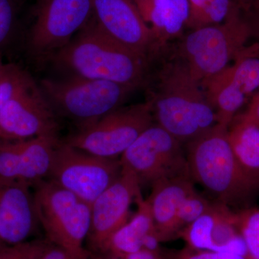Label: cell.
Returning a JSON list of instances; mask_svg holds the SVG:
<instances>
[{
    "label": "cell",
    "mask_w": 259,
    "mask_h": 259,
    "mask_svg": "<svg viewBox=\"0 0 259 259\" xmlns=\"http://www.w3.org/2000/svg\"><path fill=\"white\" fill-rule=\"evenodd\" d=\"M49 62L62 76L106 80L135 88L144 81L147 70V59L107 35L94 16Z\"/></svg>",
    "instance_id": "obj_1"
},
{
    "label": "cell",
    "mask_w": 259,
    "mask_h": 259,
    "mask_svg": "<svg viewBox=\"0 0 259 259\" xmlns=\"http://www.w3.org/2000/svg\"><path fill=\"white\" fill-rule=\"evenodd\" d=\"M228 127L216 124L187 145L190 176L217 200L245 206L259 193V176L240 163L230 144Z\"/></svg>",
    "instance_id": "obj_2"
},
{
    "label": "cell",
    "mask_w": 259,
    "mask_h": 259,
    "mask_svg": "<svg viewBox=\"0 0 259 259\" xmlns=\"http://www.w3.org/2000/svg\"><path fill=\"white\" fill-rule=\"evenodd\" d=\"M183 61L163 67L151 103L153 120L181 144H187L218 123L215 110Z\"/></svg>",
    "instance_id": "obj_3"
},
{
    "label": "cell",
    "mask_w": 259,
    "mask_h": 259,
    "mask_svg": "<svg viewBox=\"0 0 259 259\" xmlns=\"http://www.w3.org/2000/svg\"><path fill=\"white\" fill-rule=\"evenodd\" d=\"M39 87L57 117L71 121L77 130L120 108L136 89L106 80L76 76L44 79Z\"/></svg>",
    "instance_id": "obj_4"
},
{
    "label": "cell",
    "mask_w": 259,
    "mask_h": 259,
    "mask_svg": "<svg viewBox=\"0 0 259 259\" xmlns=\"http://www.w3.org/2000/svg\"><path fill=\"white\" fill-rule=\"evenodd\" d=\"M35 212L47 238L57 245L90 258L83 246L91 223V204L55 182L44 180L32 187Z\"/></svg>",
    "instance_id": "obj_5"
},
{
    "label": "cell",
    "mask_w": 259,
    "mask_h": 259,
    "mask_svg": "<svg viewBox=\"0 0 259 259\" xmlns=\"http://www.w3.org/2000/svg\"><path fill=\"white\" fill-rule=\"evenodd\" d=\"M251 35L249 24L236 17L224 25L197 28L182 40L181 60L202 84L224 71L245 49Z\"/></svg>",
    "instance_id": "obj_6"
},
{
    "label": "cell",
    "mask_w": 259,
    "mask_h": 259,
    "mask_svg": "<svg viewBox=\"0 0 259 259\" xmlns=\"http://www.w3.org/2000/svg\"><path fill=\"white\" fill-rule=\"evenodd\" d=\"M26 47L32 60L49 62L93 16L92 0H37Z\"/></svg>",
    "instance_id": "obj_7"
},
{
    "label": "cell",
    "mask_w": 259,
    "mask_h": 259,
    "mask_svg": "<svg viewBox=\"0 0 259 259\" xmlns=\"http://www.w3.org/2000/svg\"><path fill=\"white\" fill-rule=\"evenodd\" d=\"M153 120L148 101L122 106L95 123L77 130L64 141L96 156L118 158L153 125Z\"/></svg>",
    "instance_id": "obj_8"
},
{
    "label": "cell",
    "mask_w": 259,
    "mask_h": 259,
    "mask_svg": "<svg viewBox=\"0 0 259 259\" xmlns=\"http://www.w3.org/2000/svg\"><path fill=\"white\" fill-rule=\"evenodd\" d=\"M122 168L133 172L140 185L190 177L182 144L156 123L148 127L121 155ZM192 178V177H191Z\"/></svg>",
    "instance_id": "obj_9"
},
{
    "label": "cell",
    "mask_w": 259,
    "mask_h": 259,
    "mask_svg": "<svg viewBox=\"0 0 259 259\" xmlns=\"http://www.w3.org/2000/svg\"><path fill=\"white\" fill-rule=\"evenodd\" d=\"M121 174L120 158L101 157L60 141L47 179L92 204Z\"/></svg>",
    "instance_id": "obj_10"
},
{
    "label": "cell",
    "mask_w": 259,
    "mask_h": 259,
    "mask_svg": "<svg viewBox=\"0 0 259 259\" xmlns=\"http://www.w3.org/2000/svg\"><path fill=\"white\" fill-rule=\"evenodd\" d=\"M59 117L35 81L17 93L0 111V141L58 136Z\"/></svg>",
    "instance_id": "obj_11"
},
{
    "label": "cell",
    "mask_w": 259,
    "mask_h": 259,
    "mask_svg": "<svg viewBox=\"0 0 259 259\" xmlns=\"http://www.w3.org/2000/svg\"><path fill=\"white\" fill-rule=\"evenodd\" d=\"M141 194L137 177L122 168L120 177L91 204V223L86 240L90 253L103 251L112 235L129 221L131 204Z\"/></svg>",
    "instance_id": "obj_12"
},
{
    "label": "cell",
    "mask_w": 259,
    "mask_h": 259,
    "mask_svg": "<svg viewBox=\"0 0 259 259\" xmlns=\"http://www.w3.org/2000/svg\"><path fill=\"white\" fill-rule=\"evenodd\" d=\"M60 140L42 136L23 141L0 142V177L32 187L46 180Z\"/></svg>",
    "instance_id": "obj_13"
},
{
    "label": "cell",
    "mask_w": 259,
    "mask_h": 259,
    "mask_svg": "<svg viewBox=\"0 0 259 259\" xmlns=\"http://www.w3.org/2000/svg\"><path fill=\"white\" fill-rule=\"evenodd\" d=\"M97 25L115 41L143 57L154 47L153 32L133 0H92Z\"/></svg>",
    "instance_id": "obj_14"
},
{
    "label": "cell",
    "mask_w": 259,
    "mask_h": 259,
    "mask_svg": "<svg viewBox=\"0 0 259 259\" xmlns=\"http://www.w3.org/2000/svg\"><path fill=\"white\" fill-rule=\"evenodd\" d=\"M178 238L194 249L246 254L237 228V213L218 200L212 209L184 228Z\"/></svg>",
    "instance_id": "obj_15"
},
{
    "label": "cell",
    "mask_w": 259,
    "mask_h": 259,
    "mask_svg": "<svg viewBox=\"0 0 259 259\" xmlns=\"http://www.w3.org/2000/svg\"><path fill=\"white\" fill-rule=\"evenodd\" d=\"M38 225L32 187L0 177V241L15 245L28 241Z\"/></svg>",
    "instance_id": "obj_16"
},
{
    "label": "cell",
    "mask_w": 259,
    "mask_h": 259,
    "mask_svg": "<svg viewBox=\"0 0 259 259\" xmlns=\"http://www.w3.org/2000/svg\"><path fill=\"white\" fill-rule=\"evenodd\" d=\"M194 184L190 177H180L159 181L151 187L152 191L146 199L161 243L177 238V212L183 201L195 191Z\"/></svg>",
    "instance_id": "obj_17"
},
{
    "label": "cell",
    "mask_w": 259,
    "mask_h": 259,
    "mask_svg": "<svg viewBox=\"0 0 259 259\" xmlns=\"http://www.w3.org/2000/svg\"><path fill=\"white\" fill-rule=\"evenodd\" d=\"M138 210L131 219L112 235L103 251L122 255L134 253L142 248L145 237L156 229L147 199L142 194L136 199Z\"/></svg>",
    "instance_id": "obj_18"
},
{
    "label": "cell",
    "mask_w": 259,
    "mask_h": 259,
    "mask_svg": "<svg viewBox=\"0 0 259 259\" xmlns=\"http://www.w3.org/2000/svg\"><path fill=\"white\" fill-rule=\"evenodd\" d=\"M136 6L143 18L152 23L154 39L156 32L164 36L177 35L190 17L189 0H151L150 3L144 0Z\"/></svg>",
    "instance_id": "obj_19"
},
{
    "label": "cell",
    "mask_w": 259,
    "mask_h": 259,
    "mask_svg": "<svg viewBox=\"0 0 259 259\" xmlns=\"http://www.w3.org/2000/svg\"><path fill=\"white\" fill-rule=\"evenodd\" d=\"M228 136L240 163L259 176V127L234 118L228 127Z\"/></svg>",
    "instance_id": "obj_20"
},
{
    "label": "cell",
    "mask_w": 259,
    "mask_h": 259,
    "mask_svg": "<svg viewBox=\"0 0 259 259\" xmlns=\"http://www.w3.org/2000/svg\"><path fill=\"white\" fill-rule=\"evenodd\" d=\"M237 228L244 242L247 259H259V208L245 207L237 212Z\"/></svg>",
    "instance_id": "obj_21"
},
{
    "label": "cell",
    "mask_w": 259,
    "mask_h": 259,
    "mask_svg": "<svg viewBox=\"0 0 259 259\" xmlns=\"http://www.w3.org/2000/svg\"><path fill=\"white\" fill-rule=\"evenodd\" d=\"M33 81L32 76L20 66L5 64L0 71V111L17 93Z\"/></svg>",
    "instance_id": "obj_22"
},
{
    "label": "cell",
    "mask_w": 259,
    "mask_h": 259,
    "mask_svg": "<svg viewBox=\"0 0 259 259\" xmlns=\"http://www.w3.org/2000/svg\"><path fill=\"white\" fill-rule=\"evenodd\" d=\"M215 202L205 198L196 191L190 194L181 204L177 212L175 221L177 238L184 228L212 209Z\"/></svg>",
    "instance_id": "obj_23"
},
{
    "label": "cell",
    "mask_w": 259,
    "mask_h": 259,
    "mask_svg": "<svg viewBox=\"0 0 259 259\" xmlns=\"http://www.w3.org/2000/svg\"><path fill=\"white\" fill-rule=\"evenodd\" d=\"M51 243L47 238L0 245V259H38Z\"/></svg>",
    "instance_id": "obj_24"
},
{
    "label": "cell",
    "mask_w": 259,
    "mask_h": 259,
    "mask_svg": "<svg viewBox=\"0 0 259 259\" xmlns=\"http://www.w3.org/2000/svg\"><path fill=\"white\" fill-rule=\"evenodd\" d=\"M164 259H247L244 253L194 249L186 245L181 249L161 248Z\"/></svg>",
    "instance_id": "obj_25"
},
{
    "label": "cell",
    "mask_w": 259,
    "mask_h": 259,
    "mask_svg": "<svg viewBox=\"0 0 259 259\" xmlns=\"http://www.w3.org/2000/svg\"><path fill=\"white\" fill-rule=\"evenodd\" d=\"M15 26V8L13 0H0V51L9 42Z\"/></svg>",
    "instance_id": "obj_26"
},
{
    "label": "cell",
    "mask_w": 259,
    "mask_h": 259,
    "mask_svg": "<svg viewBox=\"0 0 259 259\" xmlns=\"http://www.w3.org/2000/svg\"><path fill=\"white\" fill-rule=\"evenodd\" d=\"M230 10V0H207L199 12L206 23H220L226 19Z\"/></svg>",
    "instance_id": "obj_27"
},
{
    "label": "cell",
    "mask_w": 259,
    "mask_h": 259,
    "mask_svg": "<svg viewBox=\"0 0 259 259\" xmlns=\"http://www.w3.org/2000/svg\"><path fill=\"white\" fill-rule=\"evenodd\" d=\"M234 118L259 127V88L258 93L255 94L253 98L252 99L251 102L246 111L243 115Z\"/></svg>",
    "instance_id": "obj_28"
},
{
    "label": "cell",
    "mask_w": 259,
    "mask_h": 259,
    "mask_svg": "<svg viewBox=\"0 0 259 259\" xmlns=\"http://www.w3.org/2000/svg\"><path fill=\"white\" fill-rule=\"evenodd\" d=\"M38 259H91L80 256L54 244L50 245Z\"/></svg>",
    "instance_id": "obj_29"
},
{
    "label": "cell",
    "mask_w": 259,
    "mask_h": 259,
    "mask_svg": "<svg viewBox=\"0 0 259 259\" xmlns=\"http://www.w3.org/2000/svg\"><path fill=\"white\" fill-rule=\"evenodd\" d=\"M123 259H164L161 251H153L141 248L134 253L120 255Z\"/></svg>",
    "instance_id": "obj_30"
},
{
    "label": "cell",
    "mask_w": 259,
    "mask_h": 259,
    "mask_svg": "<svg viewBox=\"0 0 259 259\" xmlns=\"http://www.w3.org/2000/svg\"><path fill=\"white\" fill-rule=\"evenodd\" d=\"M91 259H123L120 255L115 254L110 251L100 252V253H90Z\"/></svg>",
    "instance_id": "obj_31"
},
{
    "label": "cell",
    "mask_w": 259,
    "mask_h": 259,
    "mask_svg": "<svg viewBox=\"0 0 259 259\" xmlns=\"http://www.w3.org/2000/svg\"><path fill=\"white\" fill-rule=\"evenodd\" d=\"M189 2H190V3L192 5L194 9L199 13L205 6L207 0H189Z\"/></svg>",
    "instance_id": "obj_32"
},
{
    "label": "cell",
    "mask_w": 259,
    "mask_h": 259,
    "mask_svg": "<svg viewBox=\"0 0 259 259\" xmlns=\"http://www.w3.org/2000/svg\"><path fill=\"white\" fill-rule=\"evenodd\" d=\"M251 29H252V35H253V34H258V37H259V28H252V27H251ZM256 44H258V45L259 46V38H258V42H256Z\"/></svg>",
    "instance_id": "obj_33"
},
{
    "label": "cell",
    "mask_w": 259,
    "mask_h": 259,
    "mask_svg": "<svg viewBox=\"0 0 259 259\" xmlns=\"http://www.w3.org/2000/svg\"><path fill=\"white\" fill-rule=\"evenodd\" d=\"M5 64L3 62V60H2L1 55H0V71H1V70L4 67Z\"/></svg>",
    "instance_id": "obj_34"
},
{
    "label": "cell",
    "mask_w": 259,
    "mask_h": 259,
    "mask_svg": "<svg viewBox=\"0 0 259 259\" xmlns=\"http://www.w3.org/2000/svg\"><path fill=\"white\" fill-rule=\"evenodd\" d=\"M3 244H4V243H2V242H1V241H0V245H3Z\"/></svg>",
    "instance_id": "obj_35"
},
{
    "label": "cell",
    "mask_w": 259,
    "mask_h": 259,
    "mask_svg": "<svg viewBox=\"0 0 259 259\" xmlns=\"http://www.w3.org/2000/svg\"><path fill=\"white\" fill-rule=\"evenodd\" d=\"M243 1H250V0H243Z\"/></svg>",
    "instance_id": "obj_36"
},
{
    "label": "cell",
    "mask_w": 259,
    "mask_h": 259,
    "mask_svg": "<svg viewBox=\"0 0 259 259\" xmlns=\"http://www.w3.org/2000/svg\"></svg>",
    "instance_id": "obj_37"
}]
</instances>
